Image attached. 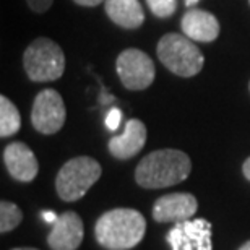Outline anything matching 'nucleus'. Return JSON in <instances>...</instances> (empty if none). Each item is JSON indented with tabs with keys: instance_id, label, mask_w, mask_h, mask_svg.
I'll return each instance as SVG.
<instances>
[{
	"instance_id": "f257e3e1",
	"label": "nucleus",
	"mask_w": 250,
	"mask_h": 250,
	"mask_svg": "<svg viewBox=\"0 0 250 250\" xmlns=\"http://www.w3.org/2000/svg\"><path fill=\"white\" fill-rule=\"evenodd\" d=\"M192 161L181 149H158L146 154L135 169V181L143 188L171 187L190 176Z\"/></svg>"
},
{
	"instance_id": "f03ea898",
	"label": "nucleus",
	"mask_w": 250,
	"mask_h": 250,
	"mask_svg": "<svg viewBox=\"0 0 250 250\" xmlns=\"http://www.w3.org/2000/svg\"><path fill=\"white\" fill-rule=\"evenodd\" d=\"M146 221L133 208H116L104 213L96 221L94 236L107 250L133 249L145 236Z\"/></svg>"
},
{
	"instance_id": "7ed1b4c3",
	"label": "nucleus",
	"mask_w": 250,
	"mask_h": 250,
	"mask_svg": "<svg viewBox=\"0 0 250 250\" xmlns=\"http://www.w3.org/2000/svg\"><path fill=\"white\" fill-rule=\"evenodd\" d=\"M158 59L169 72L177 77L190 78L202 72L205 57L202 51L192 42L186 34L169 33L159 39L158 42Z\"/></svg>"
},
{
	"instance_id": "20e7f679",
	"label": "nucleus",
	"mask_w": 250,
	"mask_h": 250,
	"mask_svg": "<svg viewBox=\"0 0 250 250\" xmlns=\"http://www.w3.org/2000/svg\"><path fill=\"white\" fill-rule=\"evenodd\" d=\"M23 67L31 82H54L65 72L63 51L49 38H38L24 51Z\"/></svg>"
},
{
	"instance_id": "39448f33",
	"label": "nucleus",
	"mask_w": 250,
	"mask_h": 250,
	"mask_svg": "<svg viewBox=\"0 0 250 250\" xmlns=\"http://www.w3.org/2000/svg\"><path fill=\"white\" fill-rule=\"evenodd\" d=\"M101 164L94 158L78 156L63 164L56 177L57 195L63 202H77L101 177Z\"/></svg>"
},
{
	"instance_id": "423d86ee",
	"label": "nucleus",
	"mask_w": 250,
	"mask_h": 250,
	"mask_svg": "<svg viewBox=\"0 0 250 250\" xmlns=\"http://www.w3.org/2000/svg\"><path fill=\"white\" fill-rule=\"evenodd\" d=\"M116 70L122 84L132 91L146 89L154 82L156 75V68L148 54L133 47L125 49L119 54Z\"/></svg>"
},
{
	"instance_id": "0eeeda50",
	"label": "nucleus",
	"mask_w": 250,
	"mask_h": 250,
	"mask_svg": "<svg viewBox=\"0 0 250 250\" xmlns=\"http://www.w3.org/2000/svg\"><path fill=\"white\" fill-rule=\"evenodd\" d=\"M67 111L62 96L56 89H42L38 93L31 109V124L39 133L54 135L63 127Z\"/></svg>"
},
{
	"instance_id": "6e6552de",
	"label": "nucleus",
	"mask_w": 250,
	"mask_h": 250,
	"mask_svg": "<svg viewBox=\"0 0 250 250\" xmlns=\"http://www.w3.org/2000/svg\"><path fill=\"white\" fill-rule=\"evenodd\" d=\"M166 241L172 250H211V224L202 218L176 223Z\"/></svg>"
},
{
	"instance_id": "1a4fd4ad",
	"label": "nucleus",
	"mask_w": 250,
	"mask_h": 250,
	"mask_svg": "<svg viewBox=\"0 0 250 250\" xmlns=\"http://www.w3.org/2000/svg\"><path fill=\"white\" fill-rule=\"evenodd\" d=\"M198 202L192 193H167L153 205V218L158 223H182L197 213Z\"/></svg>"
},
{
	"instance_id": "9d476101",
	"label": "nucleus",
	"mask_w": 250,
	"mask_h": 250,
	"mask_svg": "<svg viewBox=\"0 0 250 250\" xmlns=\"http://www.w3.org/2000/svg\"><path fill=\"white\" fill-rule=\"evenodd\" d=\"M83 241V221L77 213L67 211L57 218L47 236L52 250H77Z\"/></svg>"
},
{
	"instance_id": "9b49d317",
	"label": "nucleus",
	"mask_w": 250,
	"mask_h": 250,
	"mask_svg": "<svg viewBox=\"0 0 250 250\" xmlns=\"http://www.w3.org/2000/svg\"><path fill=\"white\" fill-rule=\"evenodd\" d=\"M3 163L10 176L18 182H31L38 176L39 164L31 148L23 142H13L3 149Z\"/></svg>"
},
{
	"instance_id": "f8f14e48",
	"label": "nucleus",
	"mask_w": 250,
	"mask_h": 250,
	"mask_svg": "<svg viewBox=\"0 0 250 250\" xmlns=\"http://www.w3.org/2000/svg\"><path fill=\"white\" fill-rule=\"evenodd\" d=\"M146 143V127L138 119H128L125 124V130L122 135H116L109 140L107 148L114 158L117 159H130L135 154L142 151Z\"/></svg>"
},
{
	"instance_id": "ddd939ff",
	"label": "nucleus",
	"mask_w": 250,
	"mask_h": 250,
	"mask_svg": "<svg viewBox=\"0 0 250 250\" xmlns=\"http://www.w3.org/2000/svg\"><path fill=\"white\" fill-rule=\"evenodd\" d=\"M181 28L187 38L198 42H211L219 36L218 18L205 10H188L182 17Z\"/></svg>"
},
{
	"instance_id": "4468645a",
	"label": "nucleus",
	"mask_w": 250,
	"mask_h": 250,
	"mask_svg": "<svg viewBox=\"0 0 250 250\" xmlns=\"http://www.w3.org/2000/svg\"><path fill=\"white\" fill-rule=\"evenodd\" d=\"M107 17L125 29H137L145 21V12L138 0H106Z\"/></svg>"
},
{
	"instance_id": "2eb2a0df",
	"label": "nucleus",
	"mask_w": 250,
	"mask_h": 250,
	"mask_svg": "<svg viewBox=\"0 0 250 250\" xmlns=\"http://www.w3.org/2000/svg\"><path fill=\"white\" fill-rule=\"evenodd\" d=\"M21 127V117L17 106L7 96H0V137L15 135Z\"/></svg>"
},
{
	"instance_id": "dca6fc26",
	"label": "nucleus",
	"mask_w": 250,
	"mask_h": 250,
	"mask_svg": "<svg viewBox=\"0 0 250 250\" xmlns=\"http://www.w3.org/2000/svg\"><path fill=\"white\" fill-rule=\"evenodd\" d=\"M23 213L17 205L7 200L0 202V232L7 234L10 231H13L15 228L21 223Z\"/></svg>"
},
{
	"instance_id": "f3484780",
	"label": "nucleus",
	"mask_w": 250,
	"mask_h": 250,
	"mask_svg": "<svg viewBox=\"0 0 250 250\" xmlns=\"http://www.w3.org/2000/svg\"><path fill=\"white\" fill-rule=\"evenodd\" d=\"M146 3L158 18L172 17L177 8V0H146Z\"/></svg>"
},
{
	"instance_id": "a211bd4d",
	"label": "nucleus",
	"mask_w": 250,
	"mask_h": 250,
	"mask_svg": "<svg viewBox=\"0 0 250 250\" xmlns=\"http://www.w3.org/2000/svg\"><path fill=\"white\" fill-rule=\"evenodd\" d=\"M121 119H122V112L119 111L117 107H112L111 111L107 112V117H106V125L109 130H117L119 124H121Z\"/></svg>"
},
{
	"instance_id": "6ab92c4d",
	"label": "nucleus",
	"mask_w": 250,
	"mask_h": 250,
	"mask_svg": "<svg viewBox=\"0 0 250 250\" xmlns=\"http://www.w3.org/2000/svg\"><path fill=\"white\" fill-rule=\"evenodd\" d=\"M26 2H28L29 8H31L33 12L42 13V12H46V10L51 8L54 0H26Z\"/></svg>"
},
{
	"instance_id": "aec40b11",
	"label": "nucleus",
	"mask_w": 250,
	"mask_h": 250,
	"mask_svg": "<svg viewBox=\"0 0 250 250\" xmlns=\"http://www.w3.org/2000/svg\"><path fill=\"white\" fill-rule=\"evenodd\" d=\"M75 3L83 5V7H98L101 2H106V0H73Z\"/></svg>"
},
{
	"instance_id": "412c9836",
	"label": "nucleus",
	"mask_w": 250,
	"mask_h": 250,
	"mask_svg": "<svg viewBox=\"0 0 250 250\" xmlns=\"http://www.w3.org/2000/svg\"><path fill=\"white\" fill-rule=\"evenodd\" d=\"M57 214L56 213H54V211H44L42 213V219H44V221H46V223H49V224H54V223H56L57 221Z\"/></svg>"
},
{
	"instance_id": "4be33fe9",
	"label": "nucleus",
	"mask_w": 250,
	"mask_h": 250,
	"mask_svg": "<svg viewBox=\"0 0 250 250\" xmlns=\"http://www.w3.org/2000/svg\"><path fill=\"white\" fill-rule=\"evenodd\" d=\"M242 172H244V176H246L247 181H250V158H247L246 161H244V164H242Z\"/></svg>"
},
{
	"instance_id": "5701e85b",
	"label": "nucleus",
	"mask_w": 250,
	"mask_h": 250,
	"mask_svg": "<svg viewBox=\"0 0 250 250\" xmlns=\"http://www.w3.org/2000/svg\"><path fill=\"white\" fill-rule=\"evenodd\" d=\"M239 250H250V241L244 244V246H242L241 249H239Z\"/></svg>"
},
{
	"instance_id": "b1692460",
	"label": "nucleus",
	"mask_w": 250,
	"mask_h": 250,
	"mask_svg": "<svg viewBox=\"0 0 250 250\" xmlns=\"http://www.w3.org/2000/svg\"><path fill=\"white\" fill-rule=\"evenodd\" d=\"M198 0H186V3H187V7H192V5L197 3Z\"/></svg>"
},
{
	"instance_id": "393cba45",
	"label": "nucleus",
	"mask_w": 250,
	"mask_h": 250,
	"mask_svg": "<svg viewBox=\"0 0 250 250\" xmlns=\"http://www.w3.org/2000/svg\"><path fill=\"white\" fill-rule=\"evenodd\" d=\"M12 250H38V249H33V247H17V249H12Z\"/></svg>"
},
{
	"instance_id": "a878e982",
	"label": "nucleus",
	"mask_w": 250,
	"mask_h": 250,
	"mask_svg": "<svg viewBox=\"0 0 250 250\" xmlns=\"http://www.w3.org/2000/svg\"><path fill=\"white\" fill-rule=\"evenodd\" d=\"M249 89H250V84H249Z\"/></svg>"
},
{
	"instance_id": "bb28decb",
	"label": "nucleus",
	"mask_w": 250,
	"mask_h": 250,
	"mask_svg": "<svg viewBox=\"0 0 250 250\" xmlns=\"http://www.w3.org/2000/svg\"><path fill=\"white\" fill-rule=\"evenodd\" d=\"M249 2H250V0H249Z\"/></svg>"
}]
</instances>
